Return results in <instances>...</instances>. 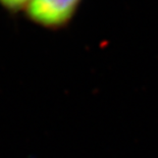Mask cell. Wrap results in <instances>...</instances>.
<instances>
[{"instance_id":"1","label":"cell","mask_w":158,"mask_h":158,"mask_svg":"<svg viewBox=\"0 0 158 158\" xmlns=\"http://www.w3.org/2000/svg\"><path fill=\"white\" fill-rule=\"evenodd\" d=\"M81 2L82 0H30L25 12L36 25L58 30L72 21Z\"/></svg>"},{"instance_id":"2","label":"cell","mask_w":158,"mask_h":158,"mask_svg":"<svg viewBox=\"0 0 158 158\" xmlns=\"http://www.w3.org/2000/svg\"><path fill=\"white\" fill-rule=\"evenodd\" d=\"M30 0H0V5L6 11L10 13H16L25 10Z\"/></svg>"}]
</instances>
